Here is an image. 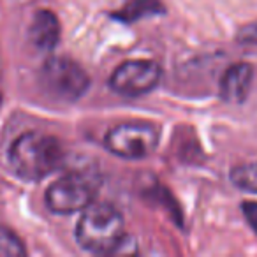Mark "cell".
I'll return each mask as SVG.
<instances>
[{
	"instance_id": "obj_1",
	"label": "cell",
	"mask_w": 257,
	"mask_h": 257,
	"mask_svg": "<svg viewBox=\"0 0 257 257\" xmlns=\"http://www.w3.org/2000/svg\"><path fill=\"white\" fill-rule=\"evenodd\" d=\"M9 161L18 176L25 180H41L60 168L64 150L57 138L32 131L22 134L11 145Z\"/></svg>"
},
{
	"instance_id": "obj_2",
	"label": "cell",
	"mask_w": 257,
	"mask_h": 257,
	"mask_svg": "<svg viewBox=\"0 0 257 257\" xmlns=\"http://www.w3.org/2000/svg\"><path fill=\"white\" fill-rule=\"evenodd\" d=\"M76 238L79 246L86 252H116L125 239V224L120 211L104 203L86 206L76 227Z\"/></svg>"
},
{
	"instance_id": "obj_3",
	"label": "cell",
	"mask_w": 257,
	"mask_h": 257,
	"mask_svg": "<svg viewBox=\"0 0 257 257\" xmlns=\"http://www.w3.org/2000/svg\"><path fill=\"white\" fill-rule=\"evenodd\" d=\"M41 88L55 100L74 102L88 90L90 78L81 65L64 57L48 58L39 72Z\"/></svg>"
},
{
	"instance_id": "obj_4",
	"label": "cell",
	"mask_w": 257,
	"mask_h": 257,
	"mask_svg": "<svg viewBox=\"0 0 257 257\" xmlns=\"http://www.w3.org/2000/svg\"><path fill=\"white\" fill-rule=\"evenodd\" d=\"M159 145V131L147 121H125L113 127L106 136V148L118 157L145 159L155 152Z\"/></svg>"
},
{
	"instance_id": "obj_5",
	"label": "cell",
	"mask_w": 257,
	"mask_h": 257,
	"mask_svg": "<svg viewBox=\"0 0 257 257\" xmlns=\"http://www.w3.org/2000/svg\"><path fill=\"white\" fill-rule=\"evenodd\" d=\"M95 196V182L81 173H71L46 190V204L55 213H76L90 206Z\"/></svg>"
},
{
	"instance_id": "obj_6",
	"label": "cell",
	"mask_w": 257,
	"mask_h": 257,
	"mask_svg": "<svg viewBox=\"0 0 257 257\" xmlns=\"http://www.w3.org/2000/svg\"><path fill=\"white\" fill-rule=\"evenodd\" d=\"M161 65L154 60H127L113 71L109 86L125 97H140L152 92L161 81Z\"/></svg>"
},
{
	"instance_id": "obj_7",
	"label": "cell",
	"mask_w": 257,
	"mask_h": 257,
	"mask_svg": "<svg viewBox=\"0 0 257 257\" xmlns=\"http://www.w3.org/2000/svg\"><path fill=\"white\" fill-rule=\"evenodd\" d=\"M253 69L250 64L238 62L224 72L220 79V95L225 102L239 104L246 99L252 86Z\"/></svg>"
},
{
	"instance_id": "obj_8",
	"label": "cell",
	"mask_w": 257,
	"mask_h": 257,
	"mask_svg": "<svg viewBox=\"0 0 257 257\" xmlns=\"http://www.w3.org/2000/svg\"><path fill=\"white\" fill-rule=\"evenodd\" d=\"M60 39V23L51 11H39L30 25V41L39 50L50 51Z\"/></svg>"
},
{
	"instance_id": "obj_9",
	"label": "cell",
	"mask_w": 257,
	"mask_h": 257,
	"mask_svg": "<svg viewBox=\"0 0 257 257\" xmlns=\"http://www.w3.org/2000/svg\"><path fill=\"white\" fill-rule=\"evenodd\" d=\"M231 182L238 189L257 194V162H246V164L236 166L231 171Z\"/></svg>"
},
{
	"instance_id": "obj_10",
	"label": "cell",
	"mask_w": 257,
	"mask_h": 257,
	"mask_svg": "<svg viewBox=\"0 0 257 257\" xmlns=\"http://www.w3.org/2000/svg\"><path fill=\"white\" fill-rule=\"evenodd\" d=\"M157 11H161V6H159V0H133V2H127L123 6V11L120 13L121 20H138L145 15H155Z\"/></svg>"
},
{
	"instance_id": "obj_11",
	"label": "cell",
	"mask_w": 257,
	"mask_h": 257,
	"mask_svg": "<svg viewBox=\"0 0 257 257\" xmlns=\"http://www.w3.org/2000/svg\"><path fill=\"white\" fill-rule=\"evenodd\" d=\"M25 253L22 239L11 229L0 225V257H23Z\"/></svg>"
},
{
	"instance_id": "obj_12",
	"label": "cell",
	"mask_w": 257,
	"mask_h": 257,
	"mask_svg": "<svg viewBox=\"0 0 257 257\" xmlns=\"http://www.w3.org/2000/svg\"><path fill=\"white\" fill-rule=\"evenodd\" d=\"M241 211L245 215V220L248 222V225L257 234V203L255 201H245L241 204Z\"/></svg>"
},
{
	"instance_id": "obj_13",
	"label": "cell",
	"mask_w": 257,
	"mask_h": 257,
	"mask_svg": "<svg viewBox=\"0 0 257 257\" xmlns=\"http://www.w3.org/2000/svg\"><path fill=\"white\" fill-rule=\"evenodd\" d=\"M239 41L246 44H257V23L248 25L239 32Z\"/></svg>"
}]
</instances>
